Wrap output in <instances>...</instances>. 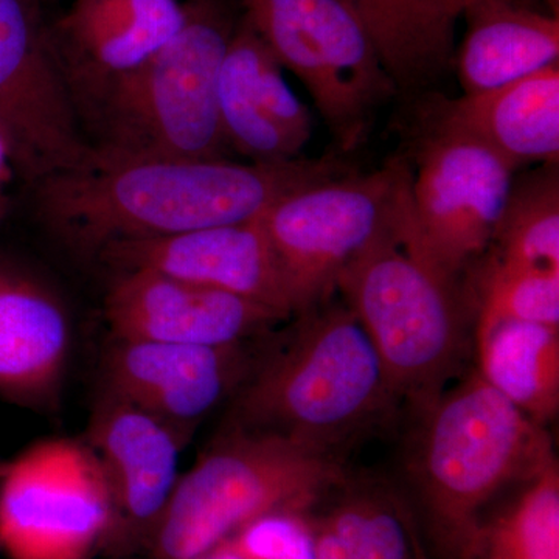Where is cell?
Here are the masks:
<instances>
[{
  "label": "cell",
  "mask_w": 559,
  "mask_h": 559,
  "mask_svg": "<svg viewBox=\"0 0 559 559\" xmlns=\"http://www.w3.org/2000/svg\"><path fill=\"white\" fill-rule=\"evenodd\" d=\"M98 255L120 271L159 272L294 318L288 283L261 216L170 237L114 242Z\"/></svg>",
  "instance_id": "9a60e30c"
},
{
  "label": "cell",
  "mask_w": 559,
  "mask_h": 559,
  "mask_svg": "<svg viewBox=\"0 0 559 559\" xmlns=\"http://www.w3.org/2000/svg\"><path fill=\"white\" fill-rule=\"evenodd\" d=\"M72 325L38 280L0 264V399L36 412L60 407Z\"/></svg>",
  "instance_id": "e0dca14e"
},
{
  "label": "cell",
  "mask_w": 559,
  "mask_h": 559,
  "mask_svg": "<svg viewBox=\"0 0 559 559\" xmlns=\"http://www.w3.org/2000/svg\"><path fill=\"white\" fill-rule=\"evenodd\" d=\"M476 329L498 322L559 326V270L525 266L492 253L477 275Z\"/></svg>",
  "instance_id": "484cf974"
},
{
  "label": "cell",
  "mask_w": 559,
  "mask_h": 559,
  "mask_svg": "<svg viewBox=\"0 0 559 559\" xmlns=\"http://www.w3.org/2000/svg\"><path fill=\"white\" fill-rule=\"evenodd\" d=\"M112 506L100 463L83 439H47L0 462V554L91 559L105 554Z\"/></svg>",
  "instance_id": "9c48e42d"
},
{
  "label": "cell",
  "mask_w": 559,
  "mask_h": 559,
  "mask_svg": "<svg viewBox=\"0 0 559 559\" xmlns=\"http://www.w3.org/2000/svg\"><path fill=\"white\" fill-rule=\"evenodd\" d=\"M477 371L498 392L544 426L559 409V326L498 322L474 331Z\"/></svg>",
  "instance_id": "7402d4cb"
},
{
  "label": "cell",
  "mask_w": 559,
  "mask_h": 559,
  "mask_svg": "<svg viewBox=\"0 0 559 559\" xmlns=\"http://www.w3.org/2000/svg\"><path fill=\"white\" fill-rule=\"evenodd\" d=\"M0 555H2V554H0Z\"/></svg>",
  "instance_id": "1f68e13d"
},
{
  "label": "cell",
  "mask_w": 559,
  "mask_h": 559,
  "mask_svg": "<svg viewBox=\"0 0 559 559\" xmlns=\"http://www.w3.org/2000/svg\"><path fill=\"white\" fill-rule=\"evenodd\" d=\"M259 349L226 425L260 430L316 454L341 452L396 409L380 356L347 305L323 301Z\"/></svg>",
  "instance_id": "7a4b0ae2"
},
{
  "label": "cell",
  "mask_w": 559,
  "mask_h": 559,
  "mask_svg": "<svg viewBox=\"0 0 559 559\" xmlns=\"http://www.w3.org/2000/svg\"><path fill=\"white\" fill-rule=\"evenodd\" d=\"M282 66L242 20L221 68L218 108L227 146L252 162L299 159L312 117Z\"/></svg>",
  "instance_id": "2e32d148"
},
{
  "label": "cell",
  "mask_w": 559,
  "mask_h": 559,
  "mask_svg": "<svg viewBox=\"0 0 559 559\" xmlns=\"http://www.w3.org/2000/svg\"><path fill=\"white\" fill-rule=\"evenodd\" d=\"M13 154H11L9 142L5 135L0 131V194H2L3 186L9 182L11 173H13Z\"/></svg>",
  "instance_id": "f1b7e54d"
},
{
  "label": "cell",
  "mask_w": 559,
  "mask_h": 559,
  "mask_svg": "<svg viewBox=\"0 0 559 559\" xmlns=\"http://www.w3.org/2000/svg\"><path fill=\"white\" fill-rule=\"evenodd\" d=\"M3 210H5V205H3V194H0V219H2Z\"/></svg>",
  "instance_id": "4dcf8cb0"
},
{
  "label": "cell",
  "mask_w": 559,
  "mask_h": 559,
  "mask_svg": "<svg viewBox=\"0 0 559 559\" xmlns=\"http://www.w3.org/2000/svg\"><path fill=\"white\" fill-rule=\"evenodd\" d=\"M187 16L189 0H72L51 44L98 95L164 49Z\"/></svg>",
  "instance_id": "ac0fdd59"
},
{
  "label": "cell",
  "mask_w": 559,
  "mask_h": 559,
  "mask_svg": "<svg viewBox=\"0 0 559 559\" xmlns=\"http://www.w3.org/2000/svg\"><path fill=\"white\" fill-rule=\"evenodd\" d=\"M348 173L336 157L240 164L98 153L84 170L40 180L38 210L70 248L98 255L114 242L257 219L289 194Z\"/></svg>",
  "instance_id": "6da1fadb"
},
{
  "label": "cell",
  "mask_w": 559,
  "mask_h": 559,
  "mask_svg": "<svg viewBox=\"0 0 559 559\" xmlns=\"http://www.w3.org/2000/svg\"><path fill=\"white\" fill-rule=\"evenodd\" d=\"M516 168L480 140L433 123L411 173L407 240L459 280L491 246Z\"/></svg>",
  "instance_id": "30bf717a"
},
{
  "label": "cell",
  "mask_w": 559,
  "mask_h": 559,
  "mask_svg": "<svg viewBox=\"0 0 559 559\" xmlns=\"http://www.w3.org/2000/svg\"><path fill=\"white\" fill-rule=\"evenodd\" d=\"M235 27L215 0H189L178 35L98 94L105 127L98 153L128 159H226L218 87Z\"/></svg>",
  "instance_id": "8992f818"
},
{
  "label": "cell",
  "mask_w": 559,
  "mask_h": 559,
  "mask_svg": "<svg viewBox=\"0 0 559 559\" xmlns=\"http://www.w3.org/2000/svg\"><path fill=\"white\" fill-rule=\"evenodd\" d=\"M440 5L443 10L455 20L460 14H465L466 11L473 9V7L479 5L484 2H506L513 3V5L530 7L535 0H439Z\"/></svg>",
  "instance_id": "83f0119b"
},
{
  "label": "cell",
  "mask_w": 559,
  "mask_h": 559,
  "mask_svg": "<svg viewBox=\"0 0 559 559\" xmlns=\"http://www.w3.org/2000/svg\"><path fill=\"white\" fill-rule=\"evenodd\" d=\"M369 33L396 90L426 86L447 69L454 20L439 0H345Z\"/></svg>",
  "instance_id": "603a6c76"
},
{
  "label": "cell",
  "mask_w": 559,
  "mask_h": 559,
  "mask_svg": "<svg viewBox=\"0 0 559 559\" xmlns=\"http://www.w3.org/2000/svg\"><path fill=\"white\" fill-rule=\"evenodd\" d=\"M547 2H549L551 9L555 10V14H557L559 0H547Z\"/></svg>",
  "instance_id": "f546056e"
},
{
  "label": "cell",
  "mask_w": 559,
  "mask_h": 559,
  "mask_svg": "<svg viewBox=\"0 0 559 559\" xmlns=\"http://www.w3.org/2000/svg\"><path fill=\"white\" fill-rule=\"evenodd\" d=\"M347 476L340 459L272 433L224 425L180 474L146 551L153 559L201 557L261 518L310 513Z\"/></svg>",
  "instance_id": "5b68a950"
},
{
  "label": "cell",
  "mask_w": 559,
  "mask_h": 559,
  "mask_svg": "<svg viewBox=\"0 0 559 559\" xmlns=\"http://www.w3.org/2000/svg\"><path fill=\"white\" fill-rule=\"evenodd\" d=\"M112 340L170 344H246L289 320L280 312L223 290L134 270L121 271L105 299Z\"/></svg>",
  "instance_id": "5bb4252c"
},
{
  "label": "cell",
  "mask_w": 559,
  "mask_h": 559,
  "mask_svg": "<svg viewBox=\"0 0 559 559\" xmlns=\"http://www.w3.org/2000/svg\"><path fill=\"white\" fill-rule=\"evenodd\" d=\"M415 414L409 479L426 533L450 559L488 503L549 465L554 448L477 370Z\"/></svg>",
  "instance_id": "3957f363"
},
{
  "label": "cell",
  "mask_w": 559,
  "mask_h": 559,
  "mask_svg": "<svg viewBox=\"0 0 559 559\" xmlns=\"http://www.w3.org/2000/svg\"><path fill=\"white\" fill-rule=\"evenodd\" d=\"M0 131L14 167L38 183L98 159L81 134L68 75L31 0H0Z\"/></svg>",
  "instance_id": "8fae6325"
},
{
  "label": "cell",
  "mask_w": 559,
  "mask_h": 559,
  "mask_svg": "<svg viewBox=\"0 0 559 559\" xmlns=\"http://www.w3.org/2000/svg\"><path fill=\"white\" fill-rule=\"evenodd\" d=\"M240 2L242 20L305 84L340 148L358 150L396 87L355 11L345 0Z\"/></svg>",
  "instance_id": "52a82bcc"
},
{
  "label": "cell",
  "mask_w": 559,
  "mask_h": 559,
  "mask_svg": "<svg viewBox=\"0 0 559 559\" xmlns=\"http://www.w3.org/2000/svg\"><path fill=\"white\" fill-rule=\"evenodd\" d=\"M558 164L514 182L488 250L525 266L559 270Z\"/></svg>",
  "instance_id": "d4e9b609"
},
{
  "label": "cell",
  "mask_w": 559,
  "mask_h": 559,
  "mask_svg": "<svg viewBox=\"0 0 559 559\" xmlns=\"http://www.w3.org/2000/svg\"><path fill=\"white\" fill-rule=\"evenodd\" d=\"M411 173L403 160L370 175L348 173L289 194L261 216L294 316L330 300L342 270L406 204Z\"/></svg>",
  "instance_id": "ba28073f"
},
{
  "label": "cell",
  "mask_w": 559,
  "mask_h": 559,
  "mask_svg": "<svg viewBox=\"0 0 559 559\" xmlns=\"http://www.w3.org/2000/svg\"><path fill=\"white\" fill-rule=\"evenodd\" d=\"M83 440L100 463L112 506L105 555L148 550L180 477L182 433L134 404L103 390Z\"/></svg>",
  "instance_id": "7c38bea8"
},
{
  "label": "cell",
  "mask_w": 559,
  "mask_h": 559,
  "mask_svg": "<svg viewBox=\"0 0 559 559\" xmlns=\"http://www.w3.org/2000/svg\"><path fill=\"white\" fill-rule=\"evenodd\" d=\"M506 506L481 513L450 559H559V469L551 460Z\"/></svg>",
  "instance_id": "cb8c5ba5"
},
{
  "label": "cell",
  "mask_w": 559,
  "mask_h": 559,
  "mask_svg": "<svg viewBox=\"0 0 559 559\" xmlns=\"http://www.w3.org/2000/svg\"><path fill=\"white\" fill-rule=\"evenodd\" d=\"M406 204L337 277L336 289L380 356L396 400L417 412L437 399L466 355V297L404 235Z\"/></svg>",
  "instance_id": "277c9868"
},
{
  "label": "cell",
  "mask_w": 559,
  "mask_h": 559,
  "mask_svg": "<svg viewBox=\"0 0 559 559\" xmlns=\"http://www.w3.org/2000/svg\"><path fill=\"white\" fill-rule=\"evenodd\" d=\"M468 33L459 51L465 95L506 86L558 64L559 21L530 7L484 2L466 11Z\"/></svg>",
  "instance_id": "44dd1931"
},
{
  "label": "cell",
  "mask_w": 559,
  "mask_h": 559,
  "mask_svg": "<svg viewBox=\"0 0 559 559\" xmlns=\"http://www.w3.org/2000/svg\"><path fill=\"white\" fill-rule=\"evenodd\" d=\"M433 123L480 140L518 167L527 162L558 164V64L496 90L440 103Z\"/></svg>",
  "instance_id": "d6986e66"
},
{
  "label": "cell",
  "mask_w": 559,
  "mask_h": 559,
  "mask_svg": "<svg viewBox=\"0 0 559 559\" xmlns=\"http://www.w3.org/2000/svg\"><path fill=\"white\" fill-rule=\"evenodd\" d=\"M314 559H430L417 513L381 479L345 477L310 511Z\"/></svg>",
  "instance_id": "ffe728a7"
},
{
  "label": "cell",
  "mask_w": 559,
  "mask_h": 559,
  "mask_svg": "<svg viewBox=\"0 0 559 559\" xmlns=\"http://www.w3.org/2000/svg\"><path fill=\"white\" fill-rule=\"evenodd\" d=\"M112 340L103 360V390L148 412L191 439L198 426L234 399L259 349Z\"/></svg>",
  "instance_id": "4fadbf2b"
},
{
  "label": "cell",
  "mask_w": 559,
  "mask_h": 559,
  "mask_svg": "<svg viewBox=\"0 0 559 559\" xmlns=\"http://www.w3.org/2000/svg\"><path fill=\"white\" fill-rule=\"evenodd\" d=\"M194 559H314L310 516L270 514Z\"/></svg>",
  "instance_id": "4316f807"
}]
</instances>
